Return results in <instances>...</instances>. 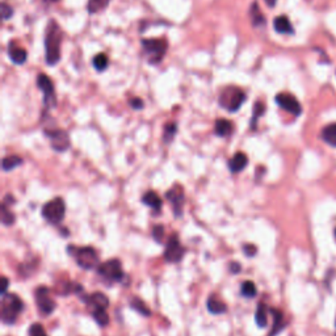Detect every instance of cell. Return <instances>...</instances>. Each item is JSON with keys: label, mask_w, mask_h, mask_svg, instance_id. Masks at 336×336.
I'll return each mask as SVG.
<instances>
[{"label": "cell", "mask_w": 336, "mask_h": 336, "mask_svg": "<svg viewBox=\"0 0 336 336\" xmlns=\"http://www.w3.org/2000/svg\"><path fill=\"white\" fill-rule=\"evenodd\" d=\"M63 33L56 20H50L45 33V52H46V62L50 66H54L61 60V44H62Z\"/></svg>", "instance_id": "cell-1"}, {"label": "cell", "mask_w": 336, "mask_h": 336, "mask_svg": "<svg viewBox=\"0 0 336 336\" xmlns=\"http://www.w3.org/2000/svg\"><path fill=\"white\" fill-rule=\"evenodd\" d=\"M22 307H24V303L16 294L7 293L1 296V309H0L1 321L7 325L15 323V321L22 311Z\"/></svg>", "instance_id": "cell-2"}, {"label": "cell", "mask_w": 336, "mask_h": 336, "mask_svg": "<svg viewBox=\"0 0 336 336\" xmlns=\"http://www.w3.org/2000/svg\"><path fill=\"white\" fill-rule=\"evenodd\" d=\"M246 101V93L238 87H226L219 95V105L227 112H237Z\"/></svg>", "instance_id": "cell-3"}, {"label": "cell", "mask_w": 336, "mask_h": 336, "mask_svg": "<svg viewBox=\"0 0 336 336\" xmlns=\"http://www.w3.org/2000/svg\"><path fill=\"white\" fill-rule=\"evenodd\" d=\"M142 48H143L148 62L151 65H156V63L162 62V60L164 58L168 45L164 40L147 38V40H142Z\"/></svg>", "instance_id": "cell-4"}, {"label": "cell", "mask_w": 336, "mask_h": 336, "mask_svg": "<svg viewBox=\"0 0 336 336\" xmlns=\"http://www.w3.org/2000/svg\"><path fill=\"white\" fill-rule=\"evenodd\" d=\"M42 217L48 222L53 223V225H58L63 221L65 218V213H66V205L61 197L50 200L49 202H46L42 207Z\"/></svg>", "instance_id": "cell-5"}, {"label": "cell", "mask_w": 336, "mask_h": 336, "mask_svg": "<svg viewBox=\"0 0 336 336\" xmlns=\"http://www.w3.org/2000/svg\"><path fill=\"white\" fill-rule=\"evenodd\" d=\"M70 250H72L75 254V260L78 263V266L81 267L83 269L91 270L99 267V258L97 252L92 247H80L74 248V246H70Z\"/></svg>", "instance_id": "cell-6"}, {"label": "cell", "mask_w": 336, "mask_h": 336, "mask_svg": "<svg viewBox=\"0 0 336 336\" xmlns=\"http://www.w3.org/2000/svg\"><path fill=\"white\" fill-rule=\"evenodd\" d=\"M97 273L105 280L121 281L124 278V270H122L121 262L119 259H111L108 262L103 263L97 267Z\"/></svg>", "instance_id": "cell-7"}, {"label": "cell", "mask_w": 336, "mask_h": 336, "mask_svg": "<svg viewBox=\"0 0 336 336\" xmlns=\"http://www.w3.org/2000/svg\"><path fill=\"white\" fill-rule=\"evenodd\" d=\"M36 303H37L38 310H40L41 314L44 315H50L56 309V302L54 299H52L50 297V292L46 286H38L36 289Z\"/></svg>", "instance_id": "cell-8"}, {"label": "cell", "mask_w": 336, "mask_h": 336, "mask_svg": "<svg viewBox=\"0 0 336 336\" xmlns=\"http://www.w3.org/2000/svg\"><path fill=\"white\" fill-rule=\"evenodd\" d=\"M38 88L44 93V104L48 108H54L57 105L56 91H54V84L50 80L48 75L40 74L37 78Z\"/></svg>", "instance_id": "cell-9"}, {"label": "cell", "mask_w": 336, "mask_h": 336, "mask_svg": "<svg viewBox=\"0 0 336 336\" xmlns=\"http://www.w3.org/2000/svg\"><path fill=\"white\" fill-rule=\"evenodd\" d=\"M184 254L185 248L181 246L179 238L176 235H172L168 239V242H167V247L164 250V259H166V262L179 263L183 259Z\"/></svg>", "instance_id": "cell-10"}, {"label": "cell", "mask_w": 336, "mask_h": 336, "mask_svg": "<svg viewBox=\"0 0 336 336\" xmlns=\"http://www.w3.org/2000/svg\"><path fill=\"white\" fill-rule=\"evenodd\" d=\"M276 103L278 107L282 108L284 111L289 112L293 116H299L302 113V107L299 104L298 100L293 96L292 93H278L276 96Z\"/></svg>", "instance_id": "cell-11"}, {"label": "cell", "mask_w": 336, "mask_h": 336, "mask_svg": "<svg viewBox=\"0 0 336 336\" xmlns=\"http://www.w3.org/2000/svg\"><path fill=\"white\" fill-rule=\"evenodd\" d=\"M46 135L52 140V147L56 151H66L70 147V137L65 130L56 129V130H46Z\"/></svg>", "instance_id": "cell-12"}, {"label": "cell", "mask_w": 336, "mask_h": 336, "mask_svg": "<svg viewBox=\"0 0 336 336\" xmlns=\"http://www.w3.org/2000/svg\"><path fill=\"white\" fill-rule=\"evenodd\" d=\"M166 197L172 203L176 217H180L181 213H183V206H184V189H183V187L179 184L174 185L166 193Z\"/></svg>", "instance_id": "cell-13"}, {"label": "cell", "mask_w": 336, "mask_h": 336, "mask_svg": "<svg viewBox=\"0 0 336 336\" xmlns=\"http://www.w3.org/2000/svg\"><path fill=\"white\" fill-rule=\"evenodd\" d=\"M85 302L88 305V307L91 309V311L93 310H107L108 306H109V299L108 297L101 292L92 293L91 296H88L85 298Z\"/></svg>", "instance_id": "cell-14"}, {"label": "cell", "mask_w": 336, "mask_h": 336, "mask_svg": "<svg viewBox=\"0 0 336 336\" xmlns=\"http://www.w3.org/2000/svg\"><path fill=\"white\" fill-rule=\"evenodd\" d=\"M273 28L277 33L280 34H293L294 33V28H293L290 20L286 16H277L273 21Z\"/></svg>", "instance_id": "cell-15"}, {"label": "cell", "mask_w": 336, "mask_h": 336, "mask_svg": "<svg viewBox=\"0 0 336 336\" xmlns=\"http://www.w3.org/2000/svg\"><path fill=\"white\" fill-rule=\"evenodd\" d=\"M8 56L11 58V61L15 65H22L25 63L28 60V54H26L25 49L20 48V46H16L13 42L9 44V48H8Z\"/></svg>", "instance_id": "cell-16"}, {"label": "cell", "mask_w": 336, "mask_h": 336, "mask_svg": "<svg viewBox=\"0 0 336 336\" xmlns=\"http://www.w3.org/2000/svg\"><path fill=\"white\" fill-rule=\"evenodd\" d=\"M248 164V158L244 152H237L233 158L230 159L229 168L233 174H238L242 170H244Z\"/></svg>", "instance_id": "cell-17"}, {"label": "cell", "mask_w": 336, "mask_h": 336, "mask_svg": "<svg viewBox=\"0 0 336 336\" xmlns=\"http://www.w3.org/2000/svg\"><path fill=\"white\" fill-rule=\"evenodd\" d=\"M142 202H143L144 205H147V206L151 207V209H154L155 211H160L163 205L162 199H160L154 191H148V192L144 193L143 197H142Z\"/></svg>", "instance_id": "cell-18"}, {"label": "cell", "mask_w": 336, "mask_h": 336, "mask_svg": "<svg viewBox=\"0 0 336 336\" xmlns=\"http://www.w3.org/2000/svg\"><path fill=\"white\" fill-rule=\"evenodd\" d=\"M233 124L226 119H219L215 121L214 132L218 137H227L233 133Z\"/></svg>", "instance_id": "cell-19"}, {"label": "cell", "mask_w": 336, "mask_h": 336, "mask_svg": "<svg viewBox=\"0 0 336 336\" xmlns=\"http://www.w3.org/2000/svg\"><path fill=\"white\" fill-rule=\"evenodd\" d=\"M270 314L273 315V327L270 330L269 336H276L277 334L280 333L281 330L284 329L285 322H284V314L281 313L280 310L277 309H269Z\"/></svg>", "instance_id": "cell-20"}, {"label": "cell", "mask_w": 336, "mask_h": 336, "mask_svg": "<svg viewBox=\"0 0 336 336\" xmlns=\"http://www.w3.org/2000/svg\"><path fill=\"white\" fill-rule=\"evenodd\" d=\"M207 311L210 313V314H223L227 310V306H226L225 302H222L219 299H217L215 297H209L206 303Z\"/></svg>", "instance_id": "cell-21"}, {"label": "cell", "mask_w": 336, "mask_h": 336, "mask_svg": "<svg viewBox=\"0 0 336 336\" xmlns=\"http://www.w3.org/2000/svg\"><path fill=\"white\" fill-rule=\"evenodd\" d=\"M322 139L330 146H336V124H329L322 129Z\"/></svg>", "instance_id": "cell-22"}, {"label": "cell", "mask_w": 336, "mask_h": 336, "mask_svg": "<svg viewBox=\"0 0 336 336\" xmlns=\"http://www.w3.org/2000/svg\"><path fill=\"white\" fill-rule=\"evenodd\" d=\"M268 307H267L266 303H259L258 310H256L255 314V321L256 325L259 327H267L268 325Z\"/></svg>", "instance_id": "cell-23"}, {"label": "cell", "mask_w": 336, "mask_h": 336, "mask_svg": "<svg viewBox=\"0 0 336 336\" xmlns=\"http://www.w3.org/2000/svg\"><path fill=\"white\" fill-rule=\"evenodd\" d=\"M250 15H251V22L254 26H263L266 25V17L263 15L260 9H259L258 3H252L250 8Z\"/></svg>", "instance_id": "cell-24"}, {"label": "cell", "mask_w": 336, "mask_h": 336, "mask_svg": "<svg viewBox=\"0 0 336 336\" xmlns=\"http://www.w3.org/2000/svg\"><path fill=\"white\" fill-rule=\"evenodd\" d=\"M111 0H88V4H87V9L91 15L93 13H99V12L104 11L105 8L109 5Z\"/></svg>", "instance_id": "cell-25"}, {"label": "cell", "mask_w": 336, "mask_h": 336, "mask_svg": "<svg viewBox=\"0 0 336 336\" xmlns=\"http://www.w3.org/2000/svg\"><path fill=\"white\" fill-rule=\"evenodd\" d=\"M22 164V159L17 155H9L5 156L1 162V167L3 171H12L15 170L16 167H19Z\"/></svg>", "instance_id": "cell-26"}, {"label": "cell", "mask_w": 336, "mask_h": 336, "mask_svg": "<svg viewBox=\"0 0 336 336\" xmlns=\"http://www.w3.org/2000/svg\"><path fill=\"white\" fill-rule=\"evenodd\" d=\"M0 214H1V223H3V225L5 226L13 225V222H15V215H13V213L8 209V205L1 203V206H0Z\"/></svg>", "instance_id": "cell-27"}, {"label": "cell", "mask_w": 336, "mask_h": 336, "mask_svg": "<svg viewBox=\"0 0 336 336\" xmlns=\"http://www.w3.org/2000/svg\"><path fill=\"white\" fill-rule=\"evenodd\" d=\"M240 293L243 294L246 298H254L258 293L256 285L252 281H244L242 286H240Z\"/></svg>", "instance_id": "cell-28"}, {"label": "cell", "mask_w": 336, "mask_h": 336, "mask_svg": "<svg viewBox=\"0 0 336 336\" xmlns=\"http://www.w3.org/2000/svg\"><path fill=\"white\" fill-rule=\"evenodd\" d=\"M130 306L133 307L135 311H138L139 314L144 315V317H148V315L151 314V311H150V309H148L147 305H146V303H144L143 301H142V299H139V298L132 299V302H130Z\"/></svg>", "instance_id": "cell-29"}, {"label": "cell", "mask_w": 336, "mask_h": 336, "mask_svg": "<svg viewBox=\"0 0 336 336\" xmlns=\"http://www.w3.org/2000/svg\"><path fill=\"white\" fill-rule=\"evenodd\" d=\"M108 62H109V61H108V56L107 54H104V53H100V54L95 56L92 60L93 67H95L99 72H101V71H104L107 68Z\"/></svg>", "instance_id": "cell-30"}, {"label": "cell", "mask_w": 336, "mask_h": 336, "mask_svg": "<svg viewBox=\"0 0 336 336\" xmlns=\"http://www.w3.org/2000/svg\"><path fill=\"white\" fill-rule=\"evenodd\" d=\"M178 133V126L174 122H170L167 124L166 128H164V134H163V139L166 143H170L171 140L174 139V137Z\"/></svg>", "instance_id": "cell-31"}, {"label": "cell", "mask_w": 336, "mask_h": 336, "mask_svg": "<svg viewBox=\"0 0 336 336\" xmlns=\"http://www.w3.org/2000/svg\"><path fill=\"white\" fill-rule=\"evenodd\" d=\"M91 314H92L93 319L97 322L99 326H107L109 323V315H108L107 310H104V309L91 311Z\"/></svg>", "instance_id": "cell-32"}, {"label": "cell", "mask_w": 336, "mask_h": 336, "mask_svg": "<svg viewBox=\"0 0 336 336\" xmlns=\"http://www.w3.org/2000/svg\"><path fill=\"white\" fill-rule=\"evenodd\" d=\"M264 112H266V107H264V104L258 101L255 104V107H254V116H252L251 120V128L252 129H256V124H258V120L264 115Z\"/></svg>", "instance_id": "cell-33"}, {"label": "cell", "mask_w": 336, "mask_h": 336, "mask_svg": "<svg viewBox=\"0 0 336 336\" xmlns=\"http://www.w3.org/2000/svg\"><path fill=\"white\" fill-rule=\"evenodd\" d=\"M0 13H1V19L5 21V20L11 19L12 15H13V9H12V7L9 5V4L7 3H1V5H0Z\"/></svg>", "instance_id": "cell-34"}, {"label": "cell", "mask_w": 336, "mask_h": 336, "mask_svg": "<svg viewBox=\"0 0 336 336\" xmlns=\"http://www.w3.org/2000/svg\"><path fill=\"white\" fill-rule=\"evenodd\" d=\"M29 336H48L45 333V329L40 323H34L30 326L29 329Z\"/></svg>", "instance_id": "cell-35"}, {"label": "cell", "mask_w": 336, "mask_h": 336, "mask_svg": "<svg viewBox=\"0 0 336 336\" xmlns=\"http://www.w3.org/2000/svg\"><path fill=\"white\" fill-rule=\"evenodd\" d=\"M152 237L158 243H162L163 239H164V227L162 225H156L152 230Z\"/></svg>", "instance_id": "cell-36"}, {"label": "cell", "mask_w": 336, "mask_h": 336, "mask_svg": "<svg viewBox=\"0 0 336 336\" xmlns=\"http://www.w3.org/2000/svg\"><path fill=\"white\" fill-rule=\"evenodd\" d=\"M243 252H244V255H246V256H248V258H252V256L256 255V252H258V248H256L255 244H244Z\"/></svg>", "instance_id": "cell-37"}, {"label": "cell", "mask_w": 336, "mask_h": 336, "mask_svg": "<svg viewBox=\"0 0 336 336\" xmlns=\"http://www.w3.org/2000/svg\"><path fill=\"white\" fill-rule=\"evenodd\" d=\"M130 107L133 108V109H137V111H140V109H143L144 103L143 100L139 99V97H133V99L129 101Z\"/></svg>", "instance_id": "cell-38"}, {"label": "cell", "mask_w": 336, "mask_h": 336, "mask_svg": "<svg viewBox=\"0 0 336 336\" xmlns=\"http://www.w3.org/2000/svg\"><path fill=\"white\" fill-rule=\"evenodd\" d=\"M8 278L7 277H3L1 278V296H4V294H7V289H8Z\"/></svg>", "instance_id": "cell-39"}, {"label": "cell", "mask_w": 336, "mask_h": 336, "mask_svg": "<svg viewBox=\"0 0 336 336\" xmlns=\"http://www.w3.org/2000/svg\"><path fill=\"white\" fill-rule=\"evenodd\" d=\"M230 272H233V273H239L240 272V266L239 263L233 262L230 264Z\"/></svg>", "instance_id": "cell-40"}, {"label": "cell", "mask_w": 336, "mask_h": 336, "mask_svg": "<svg viewBox=\"0 0 336 336\" xmlns=\"http://www.w3.org/2000/svg\"><path fill=\"white\" fill-rule=\"evenodd\" d=\"M266 3H267V5H268V7L273 8L274 5H276L277 0H266Z\"/></svg>", "instance_id": "cell-41"}, {"label": "cell", "mask_w": 336, "mask_h": 336, "mask_svg": "<svg viewBox=\"0 0 336 336\" xmlns=\"http://www.w3.org/2000/svg\"><path fill=\"white\" fill-rule=\"evenodd\" d=\"M50 1H58V0H50Z\"/></svg>", "instance_id": "cell-42"}, {"label": "cell", "mask_w": 336, "mask_h": 336, "mask_svg": "<svg viewBox=\"0 0 336 336\" xmlns=\"http://www.w3.org/2000/svg\"><path fill=\"white\" fill-rule=\"evenodd\" d=\"M335 237H336V229H335Z\"/></svg>", "instance_id": "cell-43"}]
</instances>
